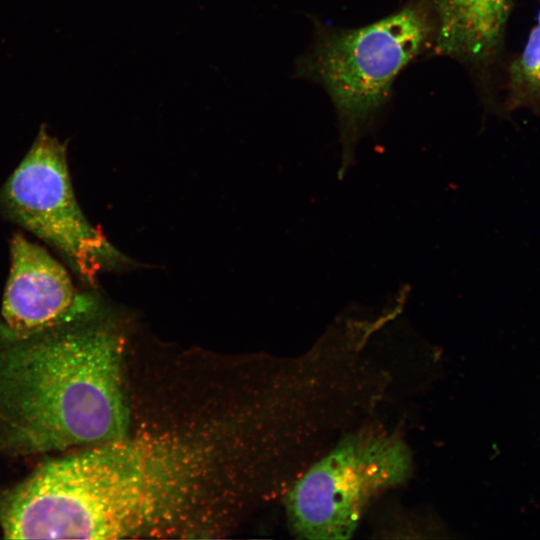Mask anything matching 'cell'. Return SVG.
<instances>
[{
    "label": "cell",
    "mask_w": 540,
    "mask_h": 540,
    "mask_svg": "<svg viewBox=\"0 0 540 540\" xmlns=\"http://www.w3.org/2000/svg\"><path fill=\"white\" fill-rule=\"evenodd\" d=\"M539 2V10H538V15H537V24L540 25V0H538Z\"/></svg>",
    "instance_id": "cell-9"
},
{
    "label": "cell",
    "mask_w": 540,
    "mask_h": 540,
    "mask_svg": "<svg viewBox=\"0 0 540 540\" xmlns=\"http://www.w3.org/2000/svg\"><path fill=\"white\" fill-rule=\"evenodd\" d=\"M66 152V143L51 136L42 124L31 148L2 186L0 206L93 284L97 272L117 263L119 254L79 208Z\"/></svg>",
    "instance_id": "cell-5"
},
{
    "label": "cell",
    "mask_w": 540,
    "mask_h": 540,
    "mask_svg": "<svg viewBox=\"0 0 540 540\" xmlns=\"http://www.w3.org/2000/svg\"><path fill=\"white\" fill-rule=\"evenodd\" d=\"M508 101L513 108L540 113V25L530 31L508 75Z\"/></svg>",
    "instance_id": "cell-8"
},
{
    "label": "cell",
    "mask_w": 540,
    "mask_h": 540,
    "mask_svg": "<svg viewBox=\"0 0 540 540\" xmlns=\"http://www.w3.org/2000/svg\"><path fill=\"white\" fill-rule=\"evenodd\" d=\"M412 457L398 437L346 436L294 484L287 498L292 531L305 539H347L368 503L407 480Z\"/></svg>",
    "instance_id": "cell-4"
},
{
    "label": "cell",
    "mask_w": 540,
    "mask_h": 540,
    "mask_svg": "<svg viewBox=\"0 0 540 540\" xmlns=\"http://www.w3.org/2000/svg\"><path fill=\"white\" fill-rule=\"evenodd\" d=\"M435 24L433 52L485 67L502 44L513 0H427Z\"/></svg>",
    "instance_id": "cell-7"
},
{
    "label": "cell",
    "mask_w": 540,
    "mask_h": 540,
    "mask_svg": "<svg viewBox=\"0 0 540 540\" xmlns=\"http://www.w3.org/2000/svg\"><path fill=\"white\" fill-rule=\"evenodd\" d=\"M90 304L60 262L21 233L13 234L0 334L24 338L55 329L80 319Z\"/></svg>",
    "instance_id": "cell-6"
},
{
    "label": "cell",
    "mask_w": 540,
    "mask_h": 540,
    "mask_svg": "<svg viewBox=\"0 0 540 540\" xmlns=\"http://www.w3.org/2000/svg\"><path fill=\"white\" fill-rule=\"evenodd\" d=\"M435 24L427 0H414L389 16L354 29L318 28L297 75L329 94L342 142L341 179L356 144L374 125L397 75L433 45Z\"/></svg>",
    "instance_id": "cell-3"
},
{
    "label": "cell",
    "mask_w": 540,
    "mask_h": 540,
    "mask_svg": "<svg viewBox=\"0 0 540 540\" xmlns=\"http://www.w3.org/2000/svg\"><path fill=\"white\" fill-rule=\"evenodd\" d=\"M76 321L24 338L0 334V422L22 449L65 450L126 435L120 341Z\"/></svg>",
    "instance_id": "cell-1"
},
{
    "label": "cell",
    "mask_w": 540,
    "mask_h": 540,
    "mask_svg": "<svg viewBox=\"0 0 540 540\" xmlns=\"http://www.w3.org/2000/svg\"><path fill=\"white\" fill-rule=\"evenodd\" d=\"M119 439L47 461L0 498L8 539H120L162 515L169 462Z\"/></svg>",
    "instance_id": "cell-2"
}]
</instances>
